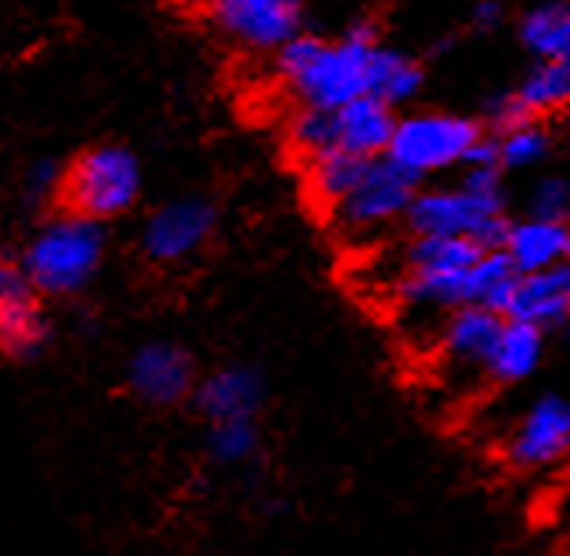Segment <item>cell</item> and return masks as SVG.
<instances>
[{
  "mask_svg": "<svg viewBox=\"0 0 570 556\" xmlns=\"http://www.w3.org/2000/svg\"><path fill=\"white\" fill-rule=\"evenodd\" d=\"M504 256L511 260L514 273H532V270H547L557 263H567L570 252V227L567 221H547V217H511L508 232H504Z\"/></svg>",
  "mask_w": 570,
  "mask_h": 556,
  "instance_id": "2e32d148",
  "label": "cell"
},
{
  "mask_svg": "<svg viewBox=\"0 0 570 556\" xmlns=\"http://www.w3.org/2000/svg\"><path fill=\"white\" fill-rule=\"evenodd\" d=\"M367 162L371 158L351 155V150H343V147H330V150H322V155L302 162L308 199L318 204V211L326 214L333 204H340V199L357 186Z\"/></svg>",
  "mask_w": 570,
  "mask_h": 556,
  "instance_id": "ffe728a7",
  "label": "cell"
},
{
  "mask_svg": "<svg viewBox=\"0 0 570 556\" xmlns=\"http://www.w3.org/2000/svg\"><path fill=\"white\" fill-rule=\"evenodd\" d=\"M567 211H570V183L560 172L539 175L525 196V214L547 221H567Z\"/></svg>",
  "mask_w": 570,
  "mask_h": 556,
  "instance_id": "484cf974",
  "label": "cell"
},
{
  "mask_svg": "<svg viewBox=\"0 0 570 556\" xmlns=\"http://www.w3.org/2000/svg\"><path fill=\"white\" fill-rule=\"evenodd\" d=\"M514 36L532 60H570L567 0H535V4L514 21Z\"/></svg>",
  "mask_w": 570,
  "mask_h": 556,
  "instance_id": "d6986e66",
  "label": "cell"
},
{
  "mask_svg": "<svg viewBox=\"0 0 570 556\" xmlns=\"http://www.w3.org/2000/svg\"><path fill=\"white\" fill-rule=\"evenodd\" d=\"M144 196V165L127 144H91L63 162L57 211H70L91 221H119L137 211Z\"/></svg>",
  "mask_w": 570,
  "mask_h": 556,
  "instance_id": "3957f363",
  "label": "cell"
},
{
  "mask_svg": "<svg viewBox=\"0 0 570 556\" xmlns=\"http://www.w3.org/2000/svg\"><path fill=\"white\" fill-rule=\"evenodd\" d=\"M476 119L483 123L487 134H501V130H508V126L529 119V113L522 109V103H518L514 91L508 88V91L490 95L487 103H483V116H476Z\"/></svg>",
  "mask_w": 570,
  "mask_h": 556,
  "instance_id": "83f0119b",
  "label": "cell"
},
{
  "mask_svg": "<svg viewBox=\"0 0 570 556\" xmlns=\"http://www.w3.org/2000/svg\"><path fill=\"white\" fill-rule=\"evenodd\" d=\"M428 88V67L420 57L406 53L385 39L371 49L367 64V95H379L392 109H410Z\"/></svg>",
  "mask_w": 570,
  "mask_h": 556,
  "instance_id": "ac0fdd59",
  "label": "cell"
},
{
  "mask_svg": "<svg viewBox=\"0 0 570 556\" xmlns=\"http://www.w3.org/2000/svg\"><path fill=\"white\" fill-rule=\"evenodd\" d=\"M400 109H392L389 103H382L379 95H357L351 103H343L333 109V134H336V147L351 150V155L361 158H379L385 155L392 126Z\"/></svg>",
  "mask_w": 570,
  "mask_h": 556,
  "instance_id": "9a60e30c",
  "label": "cell"
},
{
  "mask_svg": "<svg viewBox=\"0 0 570 556\" xmlns=\"http://www.w3.org/2000/svg\"><path fill=\"white\" fill-rule=\"evenodd\" d=\"M266 396H269L266 374L256 364L232 361L214 371H200L186 407H193L196 417L207 423L242 420V417H259L266 407Z\"/></svg>",
  "mask_w": 570,
  "mask_h": 556,
  "instance_id": "7c38bea8",
  "label": "cell"
},
{
  "mask_svg": "<svg viewBox=\"0 0 570 556\" xmlns=\"http://www.w3.org/2000/svg\"><path fill=\"white\" fill-rule=\"evenodd\" d=\"M60 172L63 162L57 158H39L24 168L21 175V193L29 204H42V207H53L57 204V189H60Z\"/></svg>",
  "mask_w": 570,
  "mask_h": 556,
  "instance_id": "4316f807",
  "label": "cell"
},
{
  "mask_svg": "<svg viewBox=\"0 0 570 556\" xmlns=\"http://www.w3.org/2000/svg\"><path fill=\"white\" fill-rule=\"evenodd\" d=\"M570 410L560 392H542L514 423L501 445V459L511 472H547L567 459Z\"/></svg>",
  "mask_w": 570,
  "mask_h": 556,
  "instance_id": "30bf717a",
  "label": "cell"
},
{
  "mask_svg": "<svg viewBox=\"0 0 570 556\" xmlns=\"http://www.w3.org/2000/svg\"><path fill=\"white\" fill-rule=\"evenodd\" d=\"M57 325L46 297L32 287L18 252H0V358L36 364L53 347Z\"/></svg>",
  "mask_w": 570,
  "mask_h": 556,
  "instance_id": "52a82bcc",
  "label": "cell"
},
{
  "mask_svg": "<svg viewBox=\"0 0 570 556\" xmlns=\"http://www.w3.org/2000/svg\"><path fill=\"white\" fill-rule=\"evenodd\" d=\"M498 140V165L504 172H532L547 165L557 150V119L529 116L522 123L508 126V130L493 134Z\"/></svg>",
  "mask_w": 570,
  "mask_h": 556,
  "instance_id": "44dd1931",
  "label": "cell"
},
{
  "mask_svg": "<svg viewBox=\"0 0 570 556\" xmlns=\"http://www.w3.org/2000/svg\"><path fill=\"white\" fill-rule=\"evenodd\" d=\"M220 211L210 196L186 193L176 199H165L144 217L137 248L151 266H183L204 256L210 242L217 238Z\"/></svg>",
  "mask_w": 570,
  "mask_h": 556,
  "instance_id": "8992f818",
  "label": "cell"
},
{
  "mask_svg": "<svg viewBox=\"0 0 570 556\" xmlns=\"http://www.w3.org/2000/svg\"><path fill=\"white\" fill-rule=\"evenodd\" d=\"M483 134V123L449 109H400L385 147V158L410 172L416 183L452 172L465 162L469 147Z\"/></svg>",
  "mask_w": 570,
  "mask_h": 556,
  "instance_id": "277c9868",
  "label": "cell"
},
{
  "mask_svg": "<svg viewBox=\"0 0 570 556\" xmlns=\"http://www.w3.org/2000/svg\"><path fill=\"white\" fill-rule=\"evenodd\" d=\"M287 144L302 162L322 155V150L336 147L333 134V109H315V106H297L287 119Z\"/></svg>",
  "mask_w": 570,
  "mask_h": 556,
  "instance_id": "d4e9b609",
  "label": "cell"
},
{
  "mask_svg": "<svg viewBox=\"0 0 570 556\" xmlns=\"http://www.w3.org/2000/svg\"><path fill=\"white\" fill-rule=\"evenodd\" d=\"M570 315V270L567 263L518 273L508 297L504 319H522L542 333H560Z\"/></svg>",
  "mask_w": 570,
  "mask_h": 556,
  "instance_id": "5bb4252c",
  "label": "cell"
},
{
  "mask_svg": "<svg viewBox=\"0 0 570 556\" xmlns=\"http://www.w3.org/2000/svg\"><path fill=\"white\" fill-rule=\"evenodd\" d=\"M214 25L249 53H274L305 29V0H207Z\"/></svg>",
  "mask_w": 570,
  "mask_h": 556,
  "instance_id": "8fae6325",
  "label": "cell"
},
{
  "mask_svg": "<svg viewBox=\"0 0 570 556\" xmlns=\"http://www.w3.org/2000/svg\"><path fill=\"white\" fill-rule=\"evenodd\" d=\"M382 42V21L361 14L336 39L302 29L274 49V67L297 106L336 109L367 91L371 49Z\"/></svg>",
  "mask_w": 570,
  "mask_h": 556,
  "instance_id": "6da1fadb",
  "label": "cell"
},
{
  "mask_svg": "<svg viewBox=\"0 0 570 556\" xmlns=\"http://www.w3.org/2000/svg\"><path fill=\"white\" fill-rule=\"evenodd\" d=\"M196 378H200V361L176 340H144L127 361V389L147 410L186 407Z\"/></svg>",
  "mask_w": 570,
  "mask_h": 556,
  "instance_id": "9c48e42d",
  "label": "cell"
},
{
  "mask_svg": "<svg viewBox=\"0 0 570 556\" xmlns=\"http://www.w3.org/2000/svg\"><path fill=\"white\" fill-rule=\"evenodd\" d=\"M18 260L46 301L78 297L98 281L109 260V232L102 221L57 211L24 238Z\"/></svg>",
  "mask_w": 570,
  "mask_h": 556,
  "instance_id": "7a4b0ae2",
  "label": "cell"
},
{
  "mask_svg": "<svg viewBox=\"0 0 570 556\" xmlns=\"http://www.w3.org/2000/svg\"><path fill=\"white\" fill-rule=\"evenodd\" d=\"M483 245L465 235H406L403 270L413 273H452L483 256Z\"/></svg>",
  "mask_w": 570,
  "mask_h": 556,
  "instance_id": "603a6c76",
  "label": "cell"
},
{
  "mask_svg": "<svg viewBox=\"0 0 570 556\" xmlns=\"http://www.w3.org/2000/svg\"><path fill=\"white\" fill-rule=\"evenodd\" d=\"M207 459L217 466H245L253 462L263 448L259 417H242V420H214L207 423Z\"/></svg>",
  "mask_w": 570,
  "mask_h": 556,
  "instance_id": "cb8c5ba5",
  "label": "cell"
},
{
  "mask_svg": "<svg viewBox=\"0 0 570 556\" xmlns=\"http://www.w3.org/2000/svg\"><path fill=\"white\" fill-rule=\"evenodd\" d=\"M501 325H504V315L487 305L449 309L438 333V353L449 368L476 371L487 378V364H490L493 343L501 336Z\"/></svg>",
  "mask_w": 570,
  "mask_h": 556,
  "instance_id": "4fadbf2b",
  "label": "cell"
},
{
  "mask_svg": "<svg viewBox=\"0 0 570 556\" xmlns=\"http://www.w3.org/2000/svg\"><path fill=\"white\" fill-rule=\"evenodd\" d=\"M469 21H473L476 32H498L508 21V4L504 0H473L469 8Z\"/></svg>",
  "mask_w": 570,
  "mask_h": 556,
  "instance_id": "f1b7e54d",
  "label": "cell"
},
{
  "mask_svg": "<svg viewBox=\"0 0 570 556\" xmlns=\"http://www.w3.org/2000/svg\"><path fill=\"white\" fill-rule=\"evenodd\" d=\"M514 98L529 116L560 119L570 103V64L567 60H532L514 88Z\"/></svg>",
  "mask_w": 570,
  "mask_h": 556,
  "instance_id": "7402d4cb",
  "label": "cell"
},
{
  "mask_svg": "<svg viewBox=\"0 0 570 556\" xmlns=\"http://www.w3.org/2000/svg\"><path fill=\"white\" fill-rule=\"evenodd\" d=\"M550 333H542L539 325L522 322V319H504L501 336L493 343L490 364H487V382L490 386H522L539 371L542 358H547Z\"/></svg>",
  "mask_w": 570,
  "mask_h": 556,
  "instance_id": "e0dca14e",
  "label": "cell"
},
{
  "mask_svg": "<svg viewBox=\"0 0 570 556\" xmlns=\"http://www.w3.org/2000/svg\"><path fill=\"white\" fill-rule=\"evenodd\" d=\"M416 179L385 155L371 158L357 186L326 211V221L346 235H375L403 224V214L416 193Z\"/></svg>",
  "mask_w": 570,
  "mask_h": 556,
  "instance_id": "ba28073f",
  "label": "cell"
},
{
  "mask_svg": "<svg viewBox=\"0 0 570 556\" xmlns=\"http://www.w3.org/2000/svg\"><path fill=\"white\" fill-rule=\"evenodd\" d=\"M511 224L508 199L476 196L465 186H424L420 183L403 214L406 235H465L483 248H501Z\"/></svg>",
  "mask_w": 570,
  "mask_h": 556,
  "instance_id": "5b68a950",
  "label": "cell"
}]
</instances>
